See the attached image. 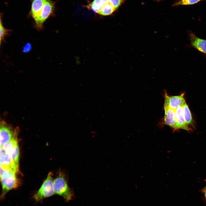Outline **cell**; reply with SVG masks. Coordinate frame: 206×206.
Wrapping results in <instances>:
<instances>
[{
	"instance_id": "6da1fadb",
	"label": "cell",
	"mask_w": 206,
	"mask_h": 206,
	"mask_svg": "<svg viewBox=\"0 0 206 206\" xmlns=\"http://www.w3.org/2000/svg\"><path fill=\"white\" fill-rule=\"evenodd\" d=\"M53 188L55 194L62 197L65 201H69L74 196L72 190L69 187L64 174L60 173L53 181Z\"/></svg>"
},
{
	"instance_id": "7a4b0ae2",
	"label": "cell",
	"mask_w": 206,
	"mask_h": 206,
	"mask_svg": "<svg viewBox=\"0 0 206 206\" xmlns=\"http://www.w3.org/2000/svg\"><path fill=\"white\" fill-rule=\"evenodd\" d=\"M17 173L14 171H10L6 175L0 177L2 191L0 200H3L9 191L16 189L21 185L20 180L16 176Z\"/></svg>"
},
{
	"instance_id": "3957f363",
	"label": "cell",
	"mask_w": 206,
	"mask_h": 206,
	"mask_svg": "<svg viewBox=\"0 0 206 206\" xmlns=\"http://www.w3.org/2000/svg\"><path fill=\"white\" fill-rule=\"evenodd\" d=\"M52 175V172L48 173L40 187L33 195V197L36 201L41 203L44 199L55 194Z\"/></svg>"
},
{
	"instance_id": "277c9868",
	"label": "cell",
	"mask_w": 206,
	"mask_h": 206,
	"mask_svg": "<svg viewBox=\"0 0 206 206\" xmlns=\"http://www.w3.org/2000/svg\"><path fill=\"white\" fill-rule=\"evenodd\" d=\"M56 2L52 0H47L44 5L37 19L34 22L35 27L38 30H42L46 21L55 15Z\"/></svg>"
},
{
	"instance_id": "5b68a950",
	"label": "cell",
	"mask_w": 206,
	"mask_h": 206,
	"mask_svg": "<svg viewBox=\"0 0 206 206\" xmlns=\"http://www.w3.org/2000/svg\"><path fill=\"white\" fill-rule=\"evenodd\" d=\"M0 146H3L18 135L19 128H14L12 126L2 120L0 125Z\"/></svg>"
},
{
	"instance_id": "8992f818",
	"label": "cell",
	"mask_w": 206,
	"mask_h": 206,
	"mask_svg": "<svg viewBox=\"0 0 206 206\" xmlns=\"http://www.w3.org/2000/svg\"><path fill=\"white\" fill-rule=\"evenodd\" d=\"M184 93L175 96H169L166 91L164 94L165 101L164 107L168 108L174 110L179 106H182L185 103Z\"/></svg>"
},
{
	"instance_id": "52a82bcc",
	"label": "cell",
	"mask_w": 206,
	"mask_h": 206,
	"mask_svg": "<svg viewBox=\"0 0 206 206\" xmlns=\"http://www.w3.org/2000/svg\"><path fill=\"white\" fill-rule=\"evenodd\" d=\"M0 166L13 170L17 173L19 172V169L14 163L11 157L6 153L3 147L0 146Z\"/></svg>"
},
{
	"instance_id": "ba28073f",
	"label": "cell",
	"mask_w": 206,
	"mask_h": 206,
	"mask_svg": "<svg viewBox=\"0 0 206 206\" xmlns=\"http://www.w3.org/2000/svg\"><path fill=\"white\" fill-rule=\"evenodd\" d=\"M191 45L200 52L206 54V40L197 37L191 31L188 32Z\"/></svg>"
},
{
	"instance_id": "9c48e42d",
	"label": "cell",
	"mask_w": 206,
	"mask_h": 206,
	"mask_svg": "<svg viewBox=\"0 0 206 206\" xmlns=\"http://www.w3.org/2000/svg\"><path fill=\"white\" fill-rule=\"evenodd\" d=\"M31 7L29 15L33 20H37L40 11L47 0H30Z\"/></svg>"
},
{
	"instance_id": "30bf717a",
	"label": "cell",
	"mask_w": 206,
	"mask_h": 206,
	"mask_svg": "<svg viewBox=\"0 0 206 206\" xmlns=\"http://www.w3.org/2000/svg\"><path fill=\"white\" fill-rule=\"evenodd\" d=\"M165 115L163 119L164 124L177 130L176 121L175 110L168 108L164 107Z\"/></svg>"
},
{
	"instance_id": "8fae6325",
	"label": "cell",
	"mask_w": 206,
	"mask_h": 206,
	"mask_svg": "<svg viewBox=\"0 0 206 206\" xmlns=\"http://www.w3.org/2000/svg\"><path fill=\"white\" fill-rule=\"evenodd\" d=\"M177 128L187 130H190V128L185 120L182 106H179L175 110Z\"/></svg>"
},
{
	"instance_id": "7c38bea8",
	"label": "cell",
	"mask_w": 206,
	"mask_h": 206,
	"mask_svg": "<svg viewBox=\"0 0 206 206\" xmlns=\"http://www.w3.org/2000/svg\"><path fill=\"white\" fill-rule=\"evenodd\" d=\"M17 136H16L3 146H1L3 147L5 152L10 156L18 144Z\"/></svg>"
},
{
	"instance_id": "4fadbf2b",
	"label": "cell",
	"mask_w": 206,
	"mask_h": 206,
	"mask_svg": "<svg viewBox=\"0 0 206 206\" xmlns=\"http://www.w3.org/2000/svg\"><path fill=\"white\" fill-rule=\"evenodd\" d=\"M104 4L100 0H94L86 6L88 9L98 14L102 9Z\"/></svg>"
},
{
	"instance_id": "5bb4252c",
	"label": "cell",
	"mask_w": 206,
	"mask_h": 206,
	"mask_svg": "<svg viewBox=\"0 0 206 206\" xmlns=\"http://www.w3.org/2000/svg\"><path fill=\"white\" fill-rule=\"evenodd\" d=\"M3 14L1 13L0 17V45L2 41H5V37L7 36H9L10 33L11 31L10 29H6L3 26L2 17Z\"/></svg>"
},
{
	"instance_id": "9a60e30c",
	"label": "cell",
	"mask_w": 206,
	"mask_h": 206,
	"mask_svg": "<svg viewBox=\"0 0 206 206\" xmlns=\"http://www.w3.org/2000/svg\"><path fill=\"white\" fill-rule=\"evenodd\" d=\"M182 107L183 115L185 122L188 125L191 124L193 122V119L188 105L185 102Z\"/></svg>"
},
{
	"instance_id": "2e32d148",
	"label": "cell",
	"mask_w": 206,
	"mask_h": 206,
	"mask_svg": "<svg viewBox=\"0 0 206 206\" xmlns=\"http://www.w3.org/2000/svg\"><path fill=\"white\" fill-rule=\"evenodd\" d=\"M116 10L109 3L104 4L101 11L98 14L104 16L109 15L113 13Z\"/></svg>"
},
{
	"instance_id": "e0dca14e",
	"label": "cell",
	"mask_w": 206,
	"mask_h": 206,
	"mask_svg": "<svg viewBox=\"0 0 206 206\" xmlns=\"http://www.w3.org/2000/svg\"><path fill=\"white\" fill-rule=\"evenodd\" d=\"M202 0H180L174 3L173 6L180 5H188L196 4Z\"/></svg>"
},
{
	"instance_id": "ac0fdd59",
	"label": "cell",
	"mask_w": 206,
	"mask_h": 206,
	"mask_svg": "<svg viewBox=\"0 0 206 206\" xmlns=\"http://www.w3.org/2000/svg\"><path fill=\"white\" fill-rule=\"evenodd\" d=\"M19 150L18 144L17 146L11 156L15 165L18 168H19Z\"/></svg>"
},
{
	"instance_id": "d6986e66",
	"label": "cell",
	"mask_w": 206,
	"mask_h": 206,
	"mask_svg": "<svg viewBox=\"0 0 206 206\" xmlns=\"http://www.w3.org/2000/svg\"><path fill=\"white\" fill-rule=\"evenodd\" d=\"M126 0H110L109 3L116 10Z\"/></svg>"
},
{
	"instance_id": "ffe728a7",
	"label": "cell",
	"mask_w": 206,
	"mask_h": 206,
	"mask_svg": "<svg viewBox=\"0 0 206 206\" xmlns=\"http://www.w3.org/2000/svg\"><path fill=\"white\" fill-rule=\"evenodd\" d=\"M32 46L30 43H27L23 47V52L24 53L28 52L31 50Z\"/></svg>"
},
{
	"instance_id": "44dd1931",
	"label": "cell",
	"mask_w": 206,
	"mask_h": 206,
	"mask_svg": "<svg viewBox=\"0 0 206 206\" xmlns=\"http://www.w3.org/2000/svg\"><path fill=\"white\" fill-rule=\"evenodd\" d=\"M104 4L106 3H109L110 0H100Z\"/></svg>"
},
{
	"instance_id": "7402d4cb",
	"label": "cell",
	"mask_w": 206,
	"mask_h": 206,
	"mask_svg": "<svg viewBox=\"0 0 206 206\" xmlns=\"http://www.w3.org/2000/svg\"><path fill=\"white\" fill-rule=\"evenodd\" d=\"M204 195L206 199V188H205V189L204 190Z\"/></svg>"
},
{
	"instance_id": "603a6c76",
	"label": "cell",
	"mask_w": 206,
	"mask_h": 206,
	"mask_svg": "<svg viewBox=\"0 0 206 206\" xmlns=\"http://www.w3.org/2000/svg\"><path fill=\"white\" fill-rule=\"evenodd\" d=\"M156 0L157 1H160L161 0Z\"/></svg>"
},
{
	"instance_id": "cb8c5ba5",
	"label": "cell",
	"mask_w": 206,
	"mask_h": 206,
	"mask_svg": "<svg viewBox=\"0 0 206 206\" xmlns=\"http://www.w3.org/2000/svg\"></svg>"
}]
</instances>
